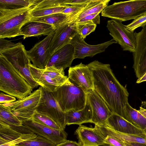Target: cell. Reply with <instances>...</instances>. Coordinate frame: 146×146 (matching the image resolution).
<instances>
[{
	"label": "cell",
	"instance_id": "34",
	"mask_svg": "<svg viewBox=\"0 0 146 146\" xmlns=\"http://www.w3.org/2000/svg\"><path fill=\"white\" fill-rule=\"evenodd\" d=\"M68 6H66L57 7L45 8L34 10H32L31 9L30 11L31 17H40L53 14L61 13Z\"/></svg>",
	"mask_w": 146,
	"mask_h": 146
},
{
	"label": "cell",
	"instance_id": "25",
	"mask_svg": "<svg viewBox=\"0 0 146 146\" xmlns=\"http://www.w3.org/2000/svg\"><path fill=\"white\" fill-rule=\"evenodd\" d=\"M110 1V0H91L83 10L73 17L75 23L88 15L101 13Z\"/></svg>",
	"mask_w": 146,
	"mask_h": 146
},
{
	"label": "cell",
	"instance_id": "4",
	"mask_svg": "<svg viewBox=\"0 0 146 146\" xmlns=\"http://www.w3.org/2000/svg\"><path fill=\"white\" fill-rule=\"evenodd\" d=\"M146 13V0H131L108 5L101 12V15L122 22L135 19Z\"/></svg>",
	"mask_w": 146,
	"mask_h": 146
},
{
	"label": "cell",
	"instance_id": "44",
	"mask_svg": "<svg viewBox=\"0 0 146 146\" xmlns=\"http://www.w3.org/2000/svg\"><path fill=\"white\" fill-rule=\"evenodd\" d=\"M138 110L140 113L144 117L146 118V109L143 108L142 107H140Z\"/></svg>",
	"mask_w": 146,
	"mask_h": 146
},
{
	"label": "cell",
	"instance_id": "36",
	"mask_svg": "<svg viewBox=\"0 0 146 146\" xmlns=\"http://www.w3.org/2000/svg\"><path fill=\"white\" fill-rule=\"evenodd\" d=\"M146 22V13L139 18L134 20L129 24L125 25L126 28L129 31L133 32L137 28L141 27Z\"/></svg>",
	"mask_w": 146,
	"mask_h": 146
},
{
	"label": "cell",
	"instance_id": "40",
	"mask_svg": "<svg viewBox=\"0 0 146 146\" xmlns=\"http://www.w3.org/2000/svg\"><path fill=\"white\" fill-rule=\"evenodd\" d=\"M16 98L13 96L5 94L3 92L0 94V104L8 103L16 101Z\"/></svg>",
	"mask_w": 146,
	"mask_h": 146
},
{
	"label": "cell",
	"instance_id": "9",
	"mask_svg": "<svg viewBox=\"0 0 146 146\" xmlns=\"http://www.w3.org/2000/svg\"><path fill=\"white\" fill-rule=\"evenodd\" d=\"M42 87L22 99L7 103L11 112L22 122L31 119L40 100Z\"/></svg>",
	"mask_w": 146,
	"mask_h": 146
},
{
	"label": "cell",
	"instance_id": "14",
	"mask_svg": "<svg viewBox=\"0 0 146 146\" xmlns=\"http://www.w3.org/2000/svg\"><path fill=\"white\" fill-rule=\"evenodd\" d=\"M87 95L92 111L91 123L100 127L105 126L108 118L112 113L104 100L94 89L87 93Z\"/></svg>",
	"mask_w": 146,
	"mask_h": 146
},
{
	"label": "cell",
	"instance_id": "3",
	"mask_svg": "<svg viewBox=\"0 0 146 146\" xmlns=\"http://www.w3.org/2000/svg\"><path fill=\"white\" fill-rule=\"evenodd\" d=\"M63 111H79L85 107L87 94L68 79L55 91L52 92Z\"/></svg>",
	"mask_w": 146,
	"mask_h": 146
},
{
	"label": "cell",
	"instance_id": "35",
	"mask_svg": "<svg viewBox=\"0 0 146 146\" xmlns=\"http://www.w3.org/2000/svg\"><path fill=\"white\" fill-rule=\"evenodd\" d=\"M90 0L84 3L68 6L61 13L71 15L72 17L76 15L84 9Z\"/></svg>",
	"mask_w": 146,
	"mask_h": 146
},
{
	"label": "cell",
	"instance_id": "12",
	"mask_svg": "<svg viewBox=\"0 0 146 146\" xmlns=\"http://www.w3.org/2000/svg\"><path fill=\"white\" fill-rule=\"evenodd\" d=\"M77 34L76 23L71 17L55 30L50 43V52L51 55L63 46L70 44Z\"/></svg>",
	"mask_w": 146,
	"mask_h": 146
},
{
	"label": "cell",
	"instance_id": "6",
	"mask_svg": "<svg viewBox=\"0 0 146 146\" xmlns=\"http://www.w3.org/2000/svg\"><path fill=\"white\" fill-rule=\"evenodd\" d=\"M24 46L21 42L16 46L0 51V54L4 56L13 65L19 73L31 86L33 89L39 84L33 79L29 68L31 60Z\"/></svg>",
	"mask_w": 146,
	"mask_h": 146
},
{
	"label": "cell",
	"instance_id": "46",
	"mask_svg": "<svg viewBox=\"0 0 146 146\" xmlns=\"http://www.w3.org/2000/svg\"><path fill=\"white\" fill-rule=\"evenodd\" d=\"M99 146H111L110 145L107 144V143H104L102 145H100Z\"/></svg>",
	"mask_w": 146,
	"mask_h": 146
},
{
	"label": "cell",
	"instance_id": "47",
	"mask_svg": "<svg viewBox=\"0 0 146 146\" xmlns=\"http://www.w3.org/2000/svg\"><path fill=\"white\" fill-rule=\"evenodd\" d=\"M144 133L146 135V127L143 130Z\"/></svg>",
	"mask_w": 146,
	"mask_h": 146
},
{
	"label": "cell",
	"instance_id": "50",
	"mask_svg": "<svg viewBox=\"0 0 146 146\" xmlns=\"http://www.w3.org/2000/svg\"></svg>",
	"mask_w": 146,
	"mask_h": 146
},
{
	"label": "cell",
	"instance_id": "13",
	"mask_svg": "<svg viewBox=\"0 0 146 146\" xmlns=\"http://www.w3.org/2000/svg\"><path fill=\"white\" fill-rule=\"evenodd\" d=\"M117 42L113 39L95 45L88 44L78 33L70 42L74 48V57L76 58L84 59L86 57H93L104 52L109 46Z\"/></svg>",
	"mask_w": 146,
	"mask_h": 146
},
{
	"label": "cell",
	"instance_id": "31",
	"mask_svg": "<svg viewBox=\"0 0 146 146\" xmlns=\"http://www.w3.org/2000/svg\"><path fill=\"white\" fill-rule=\"evenodd\" d=\"M96 26V25L91 21L76 23L77 33L84 39L91 33L95 31Z\"/></svg>",
	"mask_w": 146,
	"mask_h": 146
},
{
	"label": "cell",
	"instance_id": "23",
	"mask_svg": "<svg viewBox=\"0 0 146 146\" xmlns=\"http://www.w3.org/2000/svg\"><path fill=\"white\" fill-rule=\"evenodd\" d=\"M92 111L87 98L85 107L79 111L70 110L65 113L66 125L75 124L81 125L86 123H91Z\"/></svg>",
	"mask_w": 146,
	"mask_h": 146
},
{
	"label": "cell",
	"instance_id": "22",
	"mask_svg": "<svg viewBox=\"0 0 146 146\" xmlns=\"http://www.w3.org/2000/svg\"><path fill=\"white\" fill-rule=\"evenodd\" d=\"M55 29L51 25L44 23L29 21L21 27L20 35H23L24 39L32 36L48 35Z\"/></svg>",
	"mask_w": 146,
	"mask_h": 146
},
{
	"label": "cell",
	"instance_id": "1",
	"mask_svg": "<svg viewBox=\"0 0 146 146\" xmlns=\"http://www.w3.org/2000/svg\"><path fill=\"white\" fill-rule=\"evenodd\" d=\"M91 72L94 89L103 99L112 113L126 120V105L129 94L119 82L109 64L94 60L87 65Z\"/></svg>",
	"mask_w": 146,
	"mask_h": 146
},
{
	"label": "cell",
	"instance_id": "38",
	"mask_svg": "<svg viewBox=\"0 0 146 146\" xmlns=\"http://www.w3.org/2000/svg\"><path fill=\"white\" fill-rule=\"evenodd\" d=\"M104 143L108 144L111 146H125L123 141L110 135L106 136Z\"/></svg>",
	"mask_w": 146,
	"mask_h": 146
},
{
	"label": "cell",
	"instance_id": "18",
	"mask_svg": "<svg viewBox=\"0 0 146 146\" xmlns=\"http://www.w3.org/2000/svg\"><path fill=\"white\" fill-rule=\"evenodd\" d=\"M22 123L34 133L48 139L56 145L67 140V134L64 130L54 129L32 119Z\"/></svg>",
	"mask_w": 146,
	"mask_h": 146
},
{
	"label": "cell",
	"instance_id": "27",
	"mask_svg": "<svg viewBox=\"0 0 146 146\" xmlns=\"http://www.w3.org/2000/svg\"><path fill=\"white\" fill-rule=\"evenodd\" d=\"M41 0H0V9L13 10L29 8Z\"/></svg>",
	"mask_w": 146,
	"mask_h": 146
},
{
	"label": "cell",
	"instance_id": "11",
	"mask_svg": "<svg viewBox=\"0 0 146 146\" xmlns=\"http://www.w3.org/2000/svg\"><path fill=\"white\" fill-rule=\"evenodd\" d=\"M122 22L115 19L108 20L106 27L110 34L123 51L134 52L136 48V39L134 33L126 29Z\"/></svg>",
	"mask_w": 146,
	"mask_h": 146
},
{
	"label": "cell",
	"instance_id": "43",
	"mask_svg": "<svg viewBox=\"0 0 146 146\" xmlns=\"http://www.w3.org/2000/svg\"><path fill=\"white\" fill-rule=\"evenodd\" d=\"M125 146H146V144L137 142H125Z\"/></svg>",
	"mask_w": 146,
	"mask_h": 146
},
{
	"label": "cell",
	"instance_id": "37",
	"mask_svg": "<svg viewBox=\"0 0 146 146\" xmlns=\"http://www.w3.org/2000/svg\"><path fill=\"white\" fill-rule=\"evenodd\" d=\"M100 13H98L88 15L78 20L76 23L91 21L96 25L100 24Z\"/></svg>",
	"mask_w": 146,
	"mask_h": 146
},
{
	"label": "cell",
	"instance_id": "26",
	"mask_svg": "<svg viewBox=\"0 0 146 146\" xmlns=\"http://www.w3.org/2000/svg\"><path fill=\"white\" fill-rule=\"evenodd\" d=\"M71 17L70 15L58 13L40 17H31L30 21L48 24L53 26L56 29Z\"/></svg>",
	"mask_w": 146,
	"mask_h": 146
},
{
	"label": "cell",
	"instance_id": "29",
	"mask_svg": "<svg viewBox=\"0 0 146 146\" xmlns=\"http://www.w3.org/2000/svg\"><path fill=\"white\" fill-rule=\"evenodd\" d=\"M0 123L21 126L22 122L11 112L7 103L0 104Z\"/></svg>",
	"mask_w": 146,
	"mask_h": 146
},
{
	"label": "cell",
	"instance_id": "15",
	"mask_svg": "<svg viewBox=\"0 0 146 146\" xmlns=\"http://www.w3.org/2000/svg\"><path fill=\"white\" fill-rule=\"evenodd\" d=\"M138 33L134 35L136 39V48L133 53V68L138 79L146 73V25Z\"/></svg>",
	"mask_w": 146,
	"mask_h": 146
},
{
	"label": "cell",
	"instance_id": "17",
	"mask_svg": "<svg viewBox=\"0 0 146 146\" xmlns=\"http://www.w3.org/2000/svg\"><path fill=\"white\" fill-rule=\"evenodd\" d=\"M68 78L71 82L86 94L94 89L92 74L87 65L81 62L70 67Z\"/></svg>",
	"mask_w": 146,
	"mask_h": 146
},
{
	"label": "cell",
	"instance_id": "7",
	"mask_svg": "<svg viewBox=\"0 0 146 146\" xmlns=\"http://www.w3.org/2000/svg\"><path fill=\"white\" fill-rule=\"evenodd\" d=\"M29 68L34 80L39 85L49 92L55 91L68 79L62 68L58 69L51 66L40 69L31 63Z\"/></svg>",
	"mask_w": 146,
	"mask_h": 146
},
{
	"label": "cell",
	"instance_id": "2",
	"mask_svg": "<svg viewBox=\"0 0 146 146\" xmlns=\"http://www.w3.org/2000/svg\"><path fill=\"white\" fill-rule=\"evenodd\" d=\"M31 86L12 64L0 54V90L19 100L31 94Z\"/></svg>",
	"mask_w": 146,
	"mask_h": 146
},
{
	"label": "cell",
	"instance_id": "10",
	"mask_svg": "<svg viewBox=\"0 0 146 146\" xmlns=\"http://www.w3.org/2000/svg\"><path fill=\"white\" fill-rule=\"evenodd\" d=\"M26 126L9 125L0 123V146H13L35 137Z\"/></svg>",
	"mask_w": 146,
	"mask_h": 146
},
{
	"label": "cell",
	"instance_id": "30",
	"mask_svg": "<svg viewBox=\"0 0 146 146\" xmlns=\"http://www.w3.org/2000/svg\"><path fill=\"white\" fill-rule=\"evenodd\" d=\"M19 146H56L50 140L41 136L37 135L35 137L17 144Z\"/></svg>",
	"mask_w": 146,
	"mask_h": 146
},
{
	"label": "cell",
	"instance_id": "28",
	"mask_svg": "<svg viewBox=\"0 0 146 146\" xmlns=\"http://www.w3.org/2000/svg\"><path fill=\"white\" fill-rule=\"evenodd\" d=\"M127 113L126 120L137 128L143 130L146 127V118L138 110L133 108L129 103L126 105Z\"/></svg>",
	"mask_w": 146,
	"mask_h": 146
},
{
	"label": "cell",
	"instance_id": "16",
	"mask_svg": "<svg viewBox=\"0 0 146 146\" xmlns=\"http://www.w3.org/2000/svg\"><path fill=\"white\" fill-rule=\"evenodd\" d=\"M55 30L52 31L43 39L36 43L31 49L27 51V56L32 64L38 68H46L51 57L50 43Z\"/></svg>",
	"mask_w": 146,
	"mask_h": 146
},
{
	"label": "cell",
	"instance_id": "5",
	"mask_svg": "<svg viewBox=\"0 0 146 146\" xmlns=\"http://www.w3.org/2000/svg\"><path fill=\"white\" fill-rule=\"evenodd\" d=\"M32 7L13 10L0 9V38L20 35L21 27L30 21V11Z\"/></svg>",
	"mask_w": 146,
	"mask_h": 146
},
{
	"label": "cell",
	"instance_id": "39",
	"mask_svg": "<svg viewBox=\"0 0 146 146\" xmlns=\"http://www.w3.org/2000/svg\"><path fill=\"white\" fill-rule=\"evenodd\" d=\"M18 44V42L15 43L4 38H0V51L12 47Z\"/></svg>",
	"mask_w": 146,
	"mask_h": 146
},
{
	"label": "cell",
	"instance_id": "8",
	"mask_svg": "<svg viewBox=\"0 0 146 146\" xmlns=\"http://www.w3.org/2000/svg\"><path fill=\"white\" fill-rule=\"evenodd\" d=\"M36 111L49 117L61 129L64 130L66 125L65 113L61 109L52 92L42 87L41 97Z\"/></svg>",
	"mask_w": 146,
	"mask_h": 146
},
{
	"label": "cell",
	"instance_id": "48",
	"mask_svg": "<svg viewBox=\"0 0 146 146\" xmlns=\"http://www.w3.org/2000/svg\"><path fill=\"white\" fill-rule=\"evenodd\" d=\"M146 25V22H145L144 24H143L141 26V27H143V26H145V25Z\"/></svg>",
	"mask_w": 146,
	"mask_h": 146
},
{
	"label": "cell",
	"instance_id": "33",
	"mask_svg": "<svg viewBox=\"0 0 146 146\" xmlns=\"http://www.w3.org/2000/svg\"><path fill=\"white\" fill-rule=\"evenodd\" d=\"M68 6L66 0H41L33 6L32 10Z\"/></svg>",
	"mask_w": 146,
	"mask_h": 146
},
{
	"label": "cell",
	"instance_id": "45",
	"mask_svg": "<svg viewBox=\"0 0 146 146\" xmlns=\"http://www.w3.org/2000/svg\"><path fill=\"white\" fill-rule=\"evenodd\" d=\"M146 96V95H145ZM141 107L143 106L145 108H146V101L142 102L141 103Z\"/></svg>",
	"mask_w": 146,
	"mask_h": 146
},
{
	"label": "cell",
	"instance_id": "24",
	"mask_svg": "<svg viewBox=\"0 0 146 146\" xmlns=\"http://www.w3.org/2000/svg\"><path fill=\"white\" fill-rule=\"evenodd\" d=\"M98 127L105 137L110 135L123 142H137L146 144V135L143 136L125 133L116 131L106 126Z\"/></svg>",
	"mask_w": 146,
	"mask_h": 146
},
{
	"label": "cell",
	"instance_id": "49",
	"mask_svg": "<svg viewBox=\"0 0 146 146\" xmlns=\"http://www.w3.org/2000/svg\"><path fill=\"white\" fill-rule=\"evenodd\" d=\"M19 146L15 145H14V146Z\"/></svg>",
	"mask_w": 146,
	"mask_h": 146
},
{
	"label": "cell",
	"instance_id": "20",
	"mask_svg": "<svg viewBox=\"0 0 146 146\" xmlns=\"http://www.w3.org/2000/svg\"><path fill=\"white\" fill-rule=\"evenodd\" d=\"M74 59V48L72 46L69 44L51 55L46 67L53 66L57 69L62 68L64 70L67 67H71Z\"/></svg>",
	"mask_w": 146,
	"mask_h": 146
},
{
	"label": "cell",
	"instance_id": "19",
	"mask_svg": "<svg viewBox=\"0 0 146 146\" xmlns=\"http://www.w3.org/2000/svg\"><path fill=\"white\" fill-rule=\"evenodd\" d=\"M75 133L80 146H99L104 143L106 137L96 125L94 128L80 125Z\"/></svg>",
	"mask_w": 146,
	"mask_h": 146
},
{
	"label": "cell",
	"instance_id": "32",
	"mask_svg": "<svg viewBox=\"0 0 146 146\" xmlns=\"http://www.w3.org/2000/svg\"><path fill=\"white\" fill-rule=\"evenodd\" d=\"M31 119L54 129H62L50 118L36 111Z\"/></svg>",
	"mask_w": 146,
	"mask_h": 146
},
{
	"label": "cell",
	"instance_id": "21",
	"mask_svg": "<svg viewBox=\"0 0 146 146\" xmlns=\"http://www.w3.org/2000/svg\"><path fill=\"white\" fill-rule=\"evenodd\" d=\"M104 126L122 133L145 136L143 130L135 126L119 115L113 113L108 117Z\"/></svg>",
	"mask_w": 146,
	"mask_h": 146
},
{
	"label": "cell",
	"instance_id": "42",
	"mask_svg": "<svg viewBox=\"0 0 146 146\" xmlns=\"http://www.w3.org/2000/svg\"><path fill=\"white\" fill-rule=\"evenodd\" d=\"M56 146H80V145L78 143L75 141L67 140L64 142L56 145Z\"/></svg>",
	"mask_w": 146,
	"mask_h": 146
},
{
	"label": "cell",
	"instance_id": "41",
	"mask_svg": "<svg viewBox=\"0 0 146 146\" xmlns=\"http://www.w3.org/2000/svg\"><path fill=\"white\" fill-rule=\"evenodd\" d=\"M90 0H66L67 5L84 3L89 2Z\"/></svg>",
	"mask_w": 146,
	"mask_h": 146
}]
</instances>
